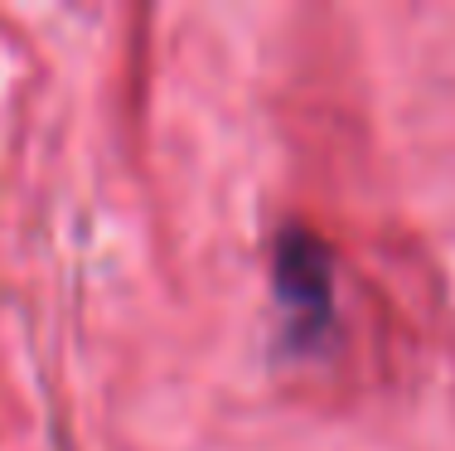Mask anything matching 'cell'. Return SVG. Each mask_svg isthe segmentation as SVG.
<instances>
[{
	"mask_svg": "<svg viewBox=\"0 0 455 451\" xmlns=\"http://www.w3.org/2000/svg\"><path fill=\"white\" fill-rule=\"evenodd\" d=\"M276 296L300 330H320L334 320V253L315 229L286 223L272 243Z\"/></svg>",
	"mask_w": 455,
	"mask_h": 451,
	"instance_id": "obj_1",
	"label": "cell"
}]
</instances>
